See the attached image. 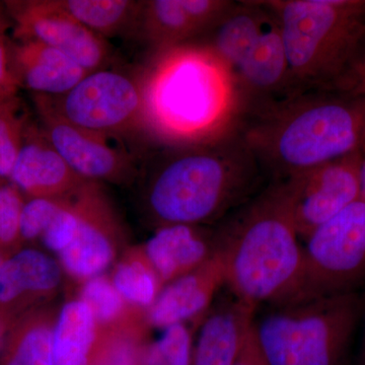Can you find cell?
Here are the masks:
<instances>
[{
	"label": "cell",
	"mask_w": 365,
	"mask_h": 365,
	"mask_svg": "<svg viewBox=\"0 0 365 365\" xmlns=\"http://www.w3.org/2000/svg\"><path fill=\"white\" fill-rule=\"evenodd\" d=\"M143 132L158 148L239 131L244 106L232 69L202 42L151 52L139 71Z\"/></svg>",
	"instance_id": "cell-1"
},
{
	"label": "cell",
	"mask_w": 365,
	"mask_h": 365,
	"mask_svg": "<svg viewBox=\"0 0 365 365\" xmlns=\"http://www.w3.org/2000/svg\"><path fill=\"white\" fill-rule=\"evenodd\" d=\"M157 150L143 192L146 215L157 228L220 222L261 191L264 173L239 131Z\"/></svg>",
	"instance_id": "cell-2"
},
{
	"label": "cell",
	"mask_w": 365,
	"mask_h": 365,
	"mask_svg": "<svg viewBox=\"0 0 365 365\" xmlns=\"http://www.w3.org/2000/svg\"><path fill=\"white\" fill-rule=\"evenodd\" d=\"M364 101L327 88L294 91L250 110L239 132L273 182L359 151Z\"/></svg>",
	"instance_id": "cell-3"
},
{
	"label": "cell",
	"mask_w": 365,
	"mask_h": 365,
	"mask_svg": "<svg viewBox=\"0 0 365 365\" xmlns=\"http://www.w3.org/2000/svg\"><path fill=\"white\" fill-rule=\"evenodd\" d=\"M222 220L213 247L230 294L256 309L299 299L304 246L280 185L271 182Z\"/></svg>",
	"instance_id": "cell-4"
},
{
	"label": "cell",
	"mask_w": 365,
	"mask_h": 365,
	"mask_svg": "<svg viewBox=\"0 0 365 365\" xmlns=\"http://www.w3.org/2000/svg\"><path fill=\"white\" fill-rule=\"evenodd\" d=\"M279 23L292 93L329 88L365 38V0H265Z\"/></svg>",
	"instance_id": "cell-5"
},
{
	"label": "cell",
	"mask_w": 365,
	"mask_h": 365,
	"mask_svg": "<svg viewBox=\"0 0 365 365\" xmlns=\"http://www.w3.org/2000/svg\"><path fill=\"white\" fill-rule=\"evenodd\" d=\"M364 300L356 292L276 304L254 334L268 365H342Z\"/></svg>",
	"instance_id": "cell-6"
},
{
	"label": "cell",
	"mask_w": 365,
	"mask_h": 365,
	"mask_svg": "<svg viewBox=\"0 0 365 365\" xmlns=\"http://www.w3.org/2000/svg\"><path fill=\"white\" fill-rule=\"evenodd\" d=\"M300 299L354 292L365 278V200L348 205L304 241Z\"/></svg>",
	"instance_id": "cell-7"
},
{
	"label": "cell",
	"mask_w": 365,
	"mask_h": 365,
	"mask_svg": "<svg viewBox=\"0 0 365 365\" xmlns=\"http://www.w3.org/2000/svg\"><path fill=\"white\" fill-rule=\"evenodd\" d=\"M38 96L60 117L88 130L113 137L143 132L140 73L100 69L57 97Z\"/></svg>",
	"instance_id": "cell-8"
},
{
	"label": "cell",
	"mask_w": 365,
	"mask_h": 365,
	"mask_svg": "<svg viewBox=\"0 0 365 365\" xmlns=\"http://www.w3.org/2000/svg\"><path fill=\"white\" fill-rule=\"evenodd\" d=\"M360 151L277 182L300 240L360 198Z\"/></svg>",
	"instance_id": "cell-9"
},
{
	"label": "cell",
	"mask_w": 365,
	"mask_h": 365,
	"mask_svg": "<svg viewBox=\"0 0 365 365\" xmlns=\"http://www.w3.org/2000/svg\"><path fill=\"white\" fill-rule=\"evenodd\" d=\"M14 40H35L59 50L86 69L107 68L112 57L107 40L81 25L55 0L4 2Z\"/></svg>",
	"instance_id": "cell-10"
},
{
	"label": "cell",
	"mask_w": 365,
	"mask_h": 365,
	"mask_svg": "<svg viewBox=\"0 0 365 365\" xmlns=\"http://www.w3.org/2000/svg\"><path fill=\"white\" fill-rule=\"evenodd\" d=\"M39 125L50 143L79 177L91 182L123 184L133 180L137 165L131 153L113 139L81 128L60 117L33 95Z\"/></svg>",
	"instance_id": "cell-11"
},
{
	"label": "cell",
	"mask_w": 365,
	"mask_h": 365,
	"mask_svg": "<svg viewBox=\"0 0 365 365\" xmlns=\"http://www.w3.org/2000/svg\"><path fill=\"white\" fill-rule=\"evenodd\" d=\"M98 184L86 181L69 195L78 227L73 241L58 254L62 270L85 282L102 275L116 257V217Z\"/></svg>",
	"instance_id": "cell-12"
},
{
	"label": "cell",
	"mask_w": 365,
	"mask_h": 365,
	"mask_svg": "<svg viewBox=\"0 0 365 365\" xmlns=\"http://www.w3.org/2000/svg\"><path fill=\"white\" fill-rule=\"evenodd\" d=\"M232 4V0L143 1L135 32L151 52L187 44L207 35Z\"/></svg>",
	"instance_id": "cell-13"
},
{
	"label": "cell",
	"mask_w": 365,
	"mask_h": 365,
	"mask_svg": "<svg viewBox=\"0 0 365 365\" xmlns=\"http://www.w3.org/2000/svg\"><path fill=\"white\" fill-rule=\"evenodd\" d=\"M86 181L55 150L39 123L28 121L9 182L26 199H59L74 193Z\"/></svg>",
	"instance_id": "cell-14"
},
{
	"label": "cell",
	"mask_w": 365,
	"mask_h": 365,
	"mask_svg": "<svg viewBox=\"0 0 365 365\" xmlns=\"http://www.w3.org/2000/svg\"><path fill=\"white\" fill-rule=\"evenodd\" d=\"M59 262L33 248L7 256L0 267V309L14 318L41 307L62 280Z\"/></svg>",
	"instance_id": "cell-15"
},
{
	"label": "cell",
	"mask_w": 365,
	"mask_h": 365,
	"mask_svg": "<svg viewBox=\"0 0 365 365\" xmlns=\"http://www.w3.org/2000/svg\"><path fill=\"white\" fill-rule=\"evenodd\" d=\"M223 285L222 262L213 254L198 268L163 287L146 312L148 325L163 330L205 317Z\"/></svg>",
	"instance_id": "cell-16"
},
{
	"label": "cell",
	"mask_w": 365,
	"mask_h": 365,
	"mask_svg": "<svg viewBox=\"0 0 365 365\" xmlns=\"http://www.w3.org/2000/svg\"><path fill=\"white\" fill-rule=\"evenodd\" d=\"M11 68L19 88L47 97L64 95L90 73L64 53L35 40H11Z\"/></svg>",
	"instance_id": "cell-17"
},
{
	"label": "cell",
	"mask_w": 365,
	"mask_h": 365,
	"mask_svg": "<svg viewBox=\"0 0 365 365\" xmlns=\"http://www.w3.org/2000/svg\"><path fill=\"white\" fill-rule=\"evenodd\" d=\"M255 313V307L232 294L216 304L204 317L191 365H235L253 329Z\"/></svg>",
	"instance_id": "cell-18"
},
{
	"label": "cell",
	"mask_w": 365,
	"mask_h": 365,
	"mask_svg": "<svg viewBox=\"0 0 365 365\" xmlns=\"http://www.w3.org/2000/svg\"><path fill=\"white\" fill-rule=\"evenodd\" d=\"M163 287L205 263L215 254L213 235L201 227L169 225L157 228L143 247Z\"/></svg>",
	"instance_id": "cell-19"
},
{
	"label": "cell",
	"mask_w": 365,
	"mask_h": 365,
	"mask_svg": "<svg viewBox=\"0 0 365 365\" xmlns=\"http://www.w3.org/2000/svg\"><path fill=\"white\" fill-rule=\"evenodd\" d=\"M98 326L81 299L66 302L55 318L53 357L55 365H91L98 339Z\"/></svg>",
	"instance_id": "cell-20"
},
{
	"label": "cell",
	"mask_w": 365,
	"mask_h": 365,
	"mask_svg": "<svg viewBox=\"0 0 365 365\" xmlns=\"http://www.w3.org/2000/svg\"><path fill=\"white\" fill-rule=\"evenodd\" d=\"M55 318L50 309L42 307L21 316L14 326L0 365H55Z\"/></svg>",
	"instance_id": "cell-21"
},
{
	"label": "cell",
	"mask_w": 365,
	"mask_h": 365,
	"mask_svg": "<svg viewBox=\"0 0 365 365\" xmlns=\"http://www.w3.org/2000/svg\"><path fill=\"white\" fill-rule=\"evenodd\" d=\"M81 25L107 38L135 32L143 1L134 0H55Z\"/></svg>",
	"instance_id": "cell-22"
},
{
	"label": "cell",
	"mask_w": 365,
	"mask_h": 365,
	"mask_svg": "<svg viewBox=\"0 0 365 365\" xmlns=\"http://www.w3.org/2000/svg\"><path fill=\"white\" fill-rule=\"evenodd\" d=\"M111 280L130 306L145 312L153 306L163 287L141 248L125 254L115 267Z\"/></svg>",
	"instance_id": "cell-23"
},
{
	"label": "cell",
	"mask_w": 365,
	"mask_h": 365,
	"mask_svg": "<svg viewBox=\"0 0 365 365\" xmlns=\"http://www.w3.org/2000/svg\"><path fill=\"white\" fill-rule=\"evenodd\" d=\"M78 299L91 309L98 329L116 328L146 319V312L130 306L107 276L100 275L86 280Z\"/></svg>",
	"instance_id": "cell-24"
},
{
	"label": "cell",
	"mask_w": 365,
	"mask_h": 365,
	"mask_svg": "<svg viewBox=\"0 0 365 365\" xmlns=\"http://www.w3.org/2000/svg\"><path fill=\"white\" fill-rule=\"evenodd\" d=\"M146 326V319H139L116 328L98 329L91 365H143Z\"/></svg>",
	"instance_id": "cell-25"
},
{
	"label": "cell",
	"mask_w": 365,
	"mask_h": 365,
	"mask_svg": "<svg viewBox=\"0 0 365 365\" xmlns=\"http://www.w3.org/2000/svg\"><path fill=\"white\" fill-rule=\"evenodd\" d=\"M29 120L21 114L18 98L0 103V177L9 181Z\"/></svg>",
	"instance_id": "cell-26"
},
{
	"label": "cell",
	"mask_w": 365,
	"mask_h": 365,
	"mask_svg": "<svg viewBox=\"0 0 365 365\" xmlns=\"http://www.w3.org/2000/svg\"><path fill=\"white\" fill-rule=\"evenodd\" d=\"M192 337L187 325L163 329L162 336L146 346L143 365H191Z\"/></svg>",
	"instance_id": "cell-27"
},
{
	"label": "cell",
	"mask_w": 365,
	"mask_h": 365,
	"mask_svg": "<svg viewBox=\"0 0 365 365\" xmlns=\"http://www.w3.org/2000/svg\"><path fill=\"white\" fill-rule=\"evenodd\" d=\"M25 198L11 182L0 186V254L4 257L24 248L20 222Z\"/></svg>",
	"instance_id": "cell-28"
},
{
	"label": "cell",
	"mask_w": 365,
	"mask_h": 365,
	"mask_svg": "<svg viewBox=\"0 0 365 365\" xmlns=\"http://www.w3.org/2000/svg\"><path fill=\"white\" fill-rule=\"evenodd\" d=\"M61 206V198L26 199L21 210L20 232L21 242L40 240Z\"/></svg>",
	"instance_id": "cell-29"
},
{
	"label": "cell",
	"mask_w": 365,
	"mask_h": 365,
	"mask_svg": "<svg viewBox=\"0 0 365 365\" xmlns=\"http://www.w3.org/2000/svg\"><path fill=\"white\" fill-rule=\"evenodd\" d=\"M78 227V216L69 196L61 198V206L41 237L44 246L54 253H61L71 245Z\"/></svg>",
	"instance_id": "cell-30"
},
{
	"label": "cell",
	"mask_w": 365,
	"mask_h": 365,
	"mask_svg": "<svg viewBox=\"0 0 365 365\" xmlns=\"http://www.w3.org/2000/svg\"><path fill=\"white\" fill-rule=\"evenodd\" d=\"M327 90L339 91L349 97L365 101V38L344 71Z\"/></svg>",
	"instance_id": "cell-31"
},
{
	"label": "cell",
	"mask_w": 365,
	"mask_h": 365,
	"mask_svg": "<svg viewBox=\"0 0 365 365\" xmlns=\"http://www.w3.org/2000/svg\"><path fill=\"white\" fill-rule=\"evenodd\" d=\"M235 365H268L255 338L254 326Z\"/></svg>",
	"instance_id": "cell-32"
},
{
	"label": "cell",
	"mask_w": 365,
	"mask_h": 365,
	"mask_svg": "<svg viewBox=\"0 0 365 365\" xmlns=\"http://www.w3.org/2000/svg\"><path fill=\"white\" fill-rule=\"evenodd\" d=\"M18 319L0 309V359L6 351L7 343H9Z\"/></svg>",
	"instance_id": "cell-33"
},
{
	"label": "cell",
	"mask_w": 365,
	"mask_h": 365,
	"mask_svg": "<svg viewBox=\"0 0 365 365\" xmlns=\"http://www.w3.org/2000/svg\"><path fill=\"white\" fill-rule=\"evenodd\" d=\"M360 198L365 200V157L362 155L359 167Z\"/></svg>",
	"instance_id": "cell-34"
},
{
	"label": "cell",
	"mask_w": 365,
	"mask_h": 365,
	"mask_svg": "<svg viewBox=\"0 0 365 365\" xmlns=\"http://www.w3.org/2000/svg\"><path fill=\"white\" fill-rule=\"evenodd\" d=\"M359 151L365 157V101L364 108V118H362L361 135H360Z\"/></svg>",
	"instance_id": "cell-35"
},
{
	"label": "cell",
	"mask_w": 365,
	"mask_h": 365,
	"mask_svg": "<svg viewBox=\"0 0 365 365\" xmlns=\"http://www.w3.org/2000/svg\"><path fill=\"white\" fill-rule=\"evenodd\" d=\"M6 257H4V255L0 254V267H1L2 263H4V259H6Z\"/></svg>",
	"instance_id": "cell-36"
},
{
	"label": "cell",
	"mask_w": 365,
	"mask_h": 365,
	"mask_svg": "<svg viewBox=\"0 0 365 365\" xmlns=\"http://www.w3.org/2000/svg\"><path fill=\"white\" fill-rule=\"evenodd\" d=\"M4 102H9V101L4 100V98H2V96L0 95V103H4Z\"/></svg>",
	"instance_id": "cell-37"
},
{
	"label": "cell",
	"mask_w": 365,
	"mask_h": 365,
	"mask_svg": "<svg viewBox=\"0 0 365 365\" xmlns=\"http://www.w3.org/2000/svg\"><path fill=\"white\" fill-rule=\"evenodd\" d=\"M2 180H4V179H2V178H1V177H0V186H1V185H2V184H1Z\"/></svg>",
	"instance_id": "cell-38"
},
{
	"label": "cell",
	"mask_w": 365,
	"mask_h": 365,
	"mask_svg": "<svg viewBox=\"0 0 365 365\" xmlns=\"http://www.w3.org/2000/svg\"><path fill=\"white\" fill-rule=\"evenodd\" d=\"M365 330V329H364ZM364 354H365V336H364Z\"/></svg>",
	"instance_id": "cell-39"
}]
</instances>
